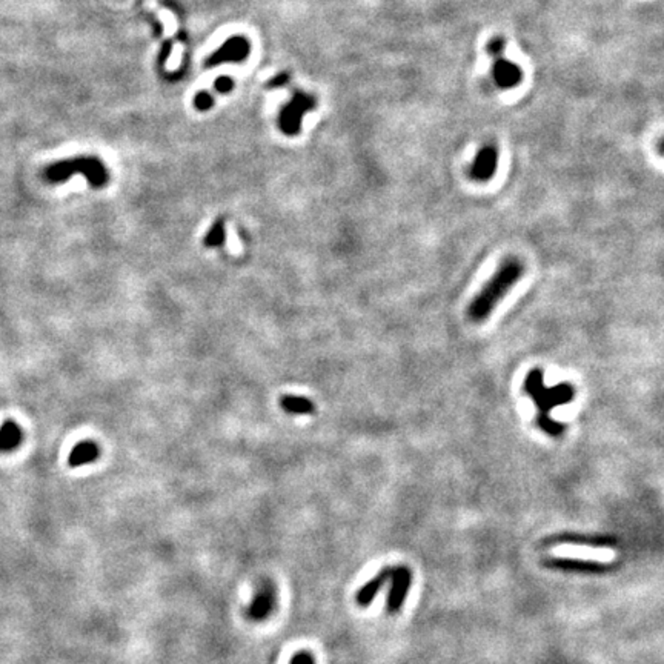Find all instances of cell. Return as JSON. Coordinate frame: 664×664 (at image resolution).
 <instances>
[{"mask_svg":"<svg viewBox=\"0 0 664 664\" xmlns=\"http://www.w3.org/2000/svg\"><path fill=\"white\" fill-rule=\"evenodd\" d=\"M523 273L524 266L519 259L511 257L505 260L496 275L488 282L480 294L474 298V302L469 305V319L475 323L483 322L493 311V308H496L500 300L507 294L509 289L521 279Z\"/></svg>","mask_w":664,"mask_h":664,"instance_id":"obj_1","label":"cell"},{"mask_svg":"<svg viewBox=\"0 0 664 664\" xmlns=\"http://www.w3.org/2000/svg\"><path fill=\"white\" fill-rule=\"evenodd\" d=\"M75 174H82L87 177V180L92 188H103L110 180V175L105 165L97 157H74L60 160L45 168L43 177L46 182L50 183H62L66 182L69 177Z\"/></svg>","mask_w":664,"mask_h":664,"instance_id":"obj_2","label":"cell"},{"mask_svg":"<svg viewBox=\"0 0 664 664\" xmlns=\"http://www.w3.org/2000/svg\"><path fill=\"white\" fill-rule=\"evenodd\" d=\"M543 369L535 368L524 378V392L534 400L538 414H549L554 407L568 405L575 397V391L569 383H558L552 388L544 386Z\"/></svg>","mask_w":664,"mask_h":664,"instance_id":"obj_3","label":"cell"},{"mask_svg":"<svg viewBox=\"0 0 664 664\" xmlns=\"http://www.w3.org/2000/svg\"><path fill=\"white\" fill-rule=\"evenodd\" d=\"M315 99L312 96H308L305 92H296L291 102L283 106L279 117V127L282 133L287 136H297L300 133V127H302V119L306 113L314 110Z\"/></svg>","mask_w":664,"mask_h":664,"instance_id":"obj_4","label":"cell"},{"mask_svg":"<svg viewBox=\"0 0 664 664\" xmlns=\"http://www.w3.org/2000/svg\"><path fill=\"white\" fill-rule=\"evenodd\" d=\"M544 566L555 570H561V572H572L582 575H603L616 569V565H614V563H601L580 558H549L544 561Z\"/></svg>","mask_w":664,"mask_h":664,"instance_id":"obj_5","label":"cell"},{"mask_svg":"<svg viewBox=\"0 0 664 664\" xmlns=\"http://www.w3.org/2000/svg\"><path fill=\"white\" fill-rule=\"evenodd\" d=\"M543 544H574L584 547H596V549H607L619 544V538L612 535L600 534H575V532H561L544 540Z\"/></svg>","mask_w":664,"mask_h":664,"instance_id":"obj_6","label":"cell"},{"mask_svg":"<svg viewBox=\"0 0 664 664\" xmlns=\"http://www.w3.org/2000/svg\"><path fill=\"white\" fill-rule=\"evenodd\" d=\"M250 56V42L243 36L228 38L212 56L208 59V66H217L222 64H238Z\"/></svg>","mask_w":664,"mask_h":664,"instance_id":"obj_7","label":"cell"},{"mask_svg":"<svg viewBox=\"0 0 664 664\" xmlns=\"http://www.w3.org/2000/svg\"><path fill=\"white\" fill-rule=\"evenodd\" d=\"M391 591L388 596V612L396 614L403 606L405 600L411 589L412 574L406 566H397L391 570Z\"/></svg>","mask_w":664,"mask_h":664,"instance_id":"obj_8","label":"cell"},{"mask_svg":"<svg viewBox=\"0 0 664 664\" xmlns=\"http://www.w3.org/2000/svg\"><path fill=\"white\" fill-rule=\"evenodd\" d=\"M277 603V596H275V589L271 583H261L260 588L257 589L256 596H254L251 605L246 611V615L251 621H265L269 615L274 612Z\"/></svg>","mask_w":664,"mask_h":664,"instance_id":"obj_9","label":"cell"},{"mask_svg":"<svg viewBox=\"0 0 664 664\" xmlns=\"http://www.w3.org/2000/svg\"><path fill=\"white\" fill-rule=\"evenodd\" d=\"M496 169L497 151L496 148H492V146H484V148L477 154L472 168H470V177L478 182H486L496 174Z\"/></svg>","mask_w":664,"mask_h":664,"instance_id":"obj_10","label":"cell"},{"mask_svg":"<svg viewBox=\"0 0 664 664\" xmlns=\"http://www.w3.org/2000/svg\"><path fill=\"white\" fill-rule=\"evenodd\" d=\"M391 570H392V568H389V566L383 568L374 578H370L368 583H365L361 586V588L357 592V596H355V601H357L359 606H361V607L370 606V603H373L374 598L377 597V593L380 592V589L383 588V584L389 580Z\"/></svg>","mask_w":664,"mask_h":664,"instance_id":"obj_11","label":"cell"},{"mask_svg":"<svg viewBox=\"0 0 664 664\" xmlns=\"http://www.w3.org/2000/svg\"><path fill=\"white\" fill-rule=\"evenodd\" d=\"M520 68L506 59H497L493 64V80L500 88H512L520 82Z\"/></svg>","mask_w":664,"mask_h":664,"instance_id":"obj_12","label":"cell"},{"mask_svg":"<svg viewBox=\"0 0 664 664\" xmlns=\"http://www.w3.org/2000/svg\"><path fill=\"white\" fill-rule=\"evenodd\" d=\"M100 455L99 446L92 442V440H83L79 445L73 447L71 454L68 457V465L71 468H79L83 465H89V463L96 461Z\"/></svg>","mask_w":664,"mask_h":664,"instance_id":"obj_13","label":"cell"},{"mask_svg":"<svg viewBox=\"0 0 664 664\" xmlns=\"http://www.w3.org/2000/svg\"><path fill=\"white\" fill-rule=\"evenodd\" d=\"M23 440V431L15 421L8 420L0 428V454L17 449Z\"/></svg>","mask_w":664,"mask_h":664,"instance_id":"obj_14","label":"cell"},{"mask_svg":"<svg viewBox=\"0 0 664 664\" xmlns=\"http://www.w3.org/2000/svg\"><path fill=\"white\" fill-rule=\"evenodd\" d=\"M280 406L284 412L292 415H311L315 412V406L312 401L305 397L284 396L280 398Z\"/></svg>","mask_w":664,"mask_h":664,"instance_id":"obj_15","label":"cell"},{"mask_svg":"<svg viewBox=\"0 0 664 664\" xmlns=\"http://www.w3.org/2000/svg\"><path fill=\"white\" fill-rule=\"evenodd\" d=\"M226 238V231H225V220L219 219L215 220L211 229L208 231V234L203 238V245L206 248H219L223 243H225Z\"/></svg>","mask_w":664,"mask_h":664,"instance_id":"obj_16","label":"cell"},{"mask_svg":"<svg viewBox=\"0 0 664 664\" xmlns=\"http://www.w3.org/2000/svg\"><path fill=\"white\" fill-rule=\"evenodd\" d=\"M537 424L540 429L544 431L546 434L551 437H558L565 432V424H561L558 421H555L554 419H551L549 414H538Z\"/></svg>","mask_w":664,"mask_h":664,"instance_id":"obj_17","label":"cell"},{"mask_svg":"<svg viewBox=\"0 0 664 664\" xmlns=\"http://www.w3.org/2000/svg\"><path fill=\"white\" fill-rule=\"evenodd\" d=\"M212 105H214V99H212V96L210 94V92H206V91L199 92V94L194 99V106L197 108L199 111L210 110Z\"/></svg>","mask_w":664,"mask_h":664,"instance_id":"obj_18","label":"cell"},{"mask_svg":"<svg viewBox=\"0 0 664 664\" xmlns=\"http://www.w3.org/2000/svg\"><path fill=\"white\" fill-rule=\"evenodd\" d=\"M214 88L215 91L220 92V94H226V92L234 88V82L233 79H229V77H219L214 83Z\"/></svg>","mask_w":664,"mask_h":664,"instance_id":"obj_19","label":"cell"},{"mask_svg":"<svg viewBox=\"0 0 664 664\" xmlns=\"http://www.w3.org/2000/svg\"><path fill=\"white\" fill-rule=\"evenodd\" d=\"M289 664H315V660L312 655L310 652H306V651H300L298 654H296L294 657L291 658V663Z\"/></svg>","mask_w":664,"mask_h":664,"instance_id":"obj_20","label":"cell"},{"mask_svg":"<svg viewBox=\"0 0 664 664\" xmlns=\"http://www.w3.org/2000/svg\"><path fill=\"white\" fill-rule=\"evenodd\" d=\"M505 45H506V43H505L503 38L497 37V38H493V41L489 42L488 51H489L491 56H500V54L503 52V50H505Z\"/></svg>","mask_w":664,"mask_h":664,"instance_id":"obj_21","label":"cell"},{"mask_svg":"<svg viewBox=\"0 0 664 664\" xmlns=\"http://www.w3.org/2000/svg\"><path fill=\"white\" fill-rule=\"evenodd\" d=\"M288 80H289L288 73H280V74H277L268 85H269V88H282L284 83H288Z\"/></svg>","mask_w":664,"mask_h":664,"instance_id":"obj_22","label":"cell"}]
</instances>
